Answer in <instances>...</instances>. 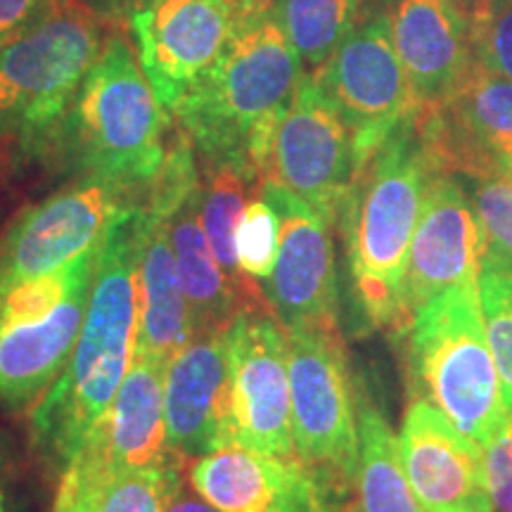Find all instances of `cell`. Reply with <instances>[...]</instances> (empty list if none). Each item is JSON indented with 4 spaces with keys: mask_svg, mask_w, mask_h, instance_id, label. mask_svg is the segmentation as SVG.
<instances>
[{
    "mask_svg": "<svg viewBox=\"0 0 512 512\" xmlns=\"http://www.w3.org/2000/svg\"><path fill=\"white\" fill-rule=\"evenodd\" d=\"M12 169V164H10V159L5 157V152L0 150V174H5V171H10Z\"/></svg>",
    "mask_w": 512,
    "mask_h": 512,
    "instance_id": "37",
    "label": "cell"
},
{
    "mask_svg": "<svg viewBox=\"0 0 512 512\" xmlns=\"http://www.w3.org/2000/svg\"><path fill=\"white\" fill-rule=\"evenodd\" d=\"M95 273V271H93ZM93 273L41 320L0 325V411L19 413L46 396L67 368L81 335Z\"/></svg>",
    "mask_w": 512,
    "mask_h": 512,
    "instance_id": "21",
    "label": "cell"
},
{
    "mask_svg": "<svg viewBox=\"0 0 512 512\" xmlns=\"http://www.w3.org/2000/svg\"><path fill=\"white\" fill-rule=\"evenodd\" d=\"M401 335L415 396L437 406L458 434L482 448L510 413L486 339L477 280L422 304Z\"/></svg>",
    "mask_w": 512,
    "mask_h": 512,
    "instance_id": "6",
    "label": "cell"
},
{
    "mask_svg": "<svg viewBox=\"0 0 512 512\" xmlns=\"http://www.w3.org/2000/svg\"><path fill=\"white\" fill-rule=\"evenodd\" d=\"M484 330L494 354L501 392L512 415V259L484 249L477 273Z\"/></svg>",
    "mask_w": 512,
    "mask_h": 512,
    "instance_id": "27",
    "label": "cell"
},
{
    "mask_svg": "<svg viewBox=\"0 0 512 512\" xmlns=\"http://www.w3.org/2000/svg\"><path fill=\"white\" fill-rule=\"evenodd\" d=\"M185 460L174 458L164 470V491H162V512H221L214 508L207 498L197 494L183 475Z\"/></svg>",
    "mask_w": 512,
    "mask_h": 512,
    "instance_id": "32",
    "label": "cell"
},
{
    "mask_svg": "<svg viewBox=\"0 0 512 512\" xmlns=\"http://www.w3.org/2000/svg\"><path fill=\"white\" fill-rule=\"evenodd\" d=\"M164 373L155 358L133 356L117 396L74 460L100 472L169 465L176 456L166 446Z\"/></svg>",
    "mask_w": 512,
    "mask_h": 512,
    "instance_id": "20",
    "label": "cell"
},
{
    "mask_svg": "<svg viewBox=\"0 0 512 512\" xmlns=\"http://www.w3.org/2000/svg\"><path fill=\"white\" fill-rule=\"evenodd\" d=\"M486 240L475 204L458 176L439 171L427 188L408 252L403 309L413 313L437 294L475 283Z\"/></svg>",
    "mask_w": 512,
    "mask_h": 512,
    "instance_id": "17",
    "label": "cell"
},
{
    "mask_svg": "<svg viewBox=\"0 0 512 512\" xmlns=\"http://www.w3.org/2000/svg\"><path fill=\"white\" fill-rule=\"evenodd\" d=\"M143 240L138 264V330L133 356H150L169 366V361L192 339V318L185 297L169 226L145 200Z\"/></svg>",
    "mask_w": 512,
    "mask_h": 512,
    "instance_id": "22",
    "label": "cell"
},
{
    "mask_svg": "<svg viewBox=\"0 0 512 512\" xmlns=\"http://www.w3.org/2000/svg\"><path fill=\"white\" fill-rule=\"evenodd\" d=\"M140 202L112 223L98 247L91 297L74 354L31 413L36 448L62 472L86 446L131 368L143 240Z\"/></svg>",
    "mask_w": 512,
    "mask_h": 512,
    "instance_id": "1",
    "label": "cell"
},
{
    "mask_svg": "<svg viewBox=\"0 0 512 512\" xmlns=\"http://www.w3.org/2000/svg\"><path fill=\"white\" fill-rule=\"evenodd\" d=\"M235 17L223 0H152L133 12L128 36L166 112L174 114L219 62Z\"/></svg>",
    "mask_w": 512,
    "mask_h": 512,
    "instance_id": "13",
    "label": "cell"
},
{
    "mask_svg": "<svg viewBox=\"0 0 512 512\" xmlns=\"http://www.w3.org/2000/svg\"><path fill=\"white\" fill-rule=\"evenodd\" d=\"M439 171L458 178H512V81L475 64L463 86L418 117Z\"/></svg>",
    "mask_w": 512,
    "mask_h": 512,
    "instance_id": "15",
    "label": "cell"
},
{
    "mask_svg": "<svg viewBox=\"0 0 512 512\" xmlns=\"http://www.w3.org/2000/svg\"><path fill=\"white\" fill-rule=\"evenodd\" d=\"M420 117V114H418ZM418 117L406 121L358 171L337 226L351 299L370 330H406L403 280L430 181L439 174Z\"/></svg>",
    "mask_w": 512,
    "mask_h": 512,
    "instance_id": "3",
    "label": "cell"
},
{
    "mask_svg": "<svg viewBox=\"0 0 512 512\" xmlns=\"http://www.w3.org/2000/svg\"><path fill=\"white\" fill-rule=\"evenodd\" d=\"M306 76L271 5L235 17L219 62L171 117L204 166H238L264 183L273 138Z\"/></svg>",
    "mask_w": 512,
    "mask_h": 512,
    "instance_id": "2",
    "label": "cell"
},
{
    "mask_svg": "<svg viewBox=\"0 0 512 512\" xmlns=\"http://www.w3.org/2000/svg\"><path fill=\"white\" fill-rule=\"evenodd\" d=\"M12 456H15V439L5 430H0V482H3L5 472L10 470Z\"/></svg>",
    "mask_w": 512,
    "mask_h": 512,
    "instance_id": "35",
    "label": "cell"
},
{
    "mask_svg": "<svg viewBox=\"0 0 512 512\" xmlns=\"http://www.w3.org/2000/svg\"><path fill=\"white\" fill-rule=\"evenodd\" d=\"M223 3H228L230 8H235L238 10V15L242 10H249V8H254V5H271L273 0H223Z\"/></svg>",
    "mask_w": 512,
    "mask_h": 512,
    "instance_id": "36",
    "label": "cell"
},
{
    "mask_svg": "<svg viewBox=\"0 0 512 512\" xmlns=\"http://www.w3.org/2000/svg\"><path fill=\"white\" fill-rule=\"evenodd\" d=\"M235 446L297 458L292 434L290 344L271 311H242L228 328Z\"/></svg>",
    "mask_w": 512,
    "mask_h": 512,
    "instance_id": "11",
    "label": "cell"
},
{
    "mask_svg": "<svg viewBox=\"0 0 512 512\" xmlns=\"http://www.w3.org/2000/svg\"><path fill=\"white\" fill-rule=\"evenodd\" d=\"M309 76L354 133L361 166L422 110L394 48L387 8L368 12Z\"/></svg>",
    "mask_w": 512,
    "mask_h": 512,
    "instance_id": "8",
    "label": "cell"
},
{
    "mask_svg": "<svg viewBox=\"0 0 512 512\" xmlns=\"http://www.w3.org/2000/svg\"><path fill=\"white\" fill-rule=\"evenodd\" d=\"M169 117L145 79L131 36L126 29H112L46 159L74 176L145 188L166 159Z\"/></svg>",
    "mask_w": 512,
    "mask_h": 512,
    "instance_id": "4",
    "label": "cell"
},
{
    "mask_svg": "<svg viewBox=\"0 0 512 512\" xmlns=\"http://www.w3.org/2000/svg\"><path fill=\"white\" fill-rule=\"evenodd\" d=\"M261 195L280 216V249L266 297L285 330H339V285L332 226L302 197L264 181Z\"/></svg>",
    "mask_w": 512,
    "mask_h": 512,
    "instance_id": "14",
    "label": "cell"
},
{
    "mask_svg": "<svg viewBox=\"0 0 512 512\" xmlns=\"http://www.w3.org/2000/svg\"><path fill=\"white\" fill-rule=\"evenodd\" d=\"M366 0H273V15L306 74L328 62L363 17Z\"/></svg>",
    "mask_w": 512,
    "mask_h": 512,
    "instance_id": "25",
    "label": "cell"
},
{
    "mask_svg": "<svg viewBox=\"0 0 512 512\" xmlns=\"http://www.w3.org/2000/svg\"><path fill=\"white\" fill-rule=\"evenodd\" d=\"M470 192L489 252L512 259V178L505 174H484L460 178Z\"/></svg>",
    "mask_w": 512,
    "mask_h": 512,
    "instance_id": "30",
    "label": "cell"
},
{
    "mask_svg": "<svg viewBox=\"0 0 512 512\" xmlns=\"http://www.w3.org/2000/svg\"><path fill=\"white\" fill-rule=\"evenodd\" d=\"M79 3L93 15H98L102 22L110 24L112 29H126L133 12L143 10L152 0H79Z\"/></svg>",
    "mask_w": 512,
    "mask_h": 512,
    "instance_id": "34",
    "label": "cell"
},
{
    "mask_svg": "<svg viewBox=\"0 0 512 512\" xmlns=\"http://www.w3.org/2000/svg\"><path fill=\"white\" fill-rule=\"evenodd\" d=\"M143 192L102 176H74L29 204L0 235V292L98 249L112 223L143 200Z\"/></svg>",
    "mask_w": 512,
    "mask_h": 512,
    "instance_id": "7",
    "label": "cell"
},
{
    "mask_svg": "<svg viewBox=\"0 0 512 512\" xmlns=\"http://www.w3.org/2000/svg\"><path fill=\"white\" fill-rule=\"evenodd\" d=\"M403 470L425 512H491L482 448L430 401L408 403L399 434Z\"/></svg>",
    "mask_w": 512,
    "mask_h": 512,
    "instance_id": "18",
    "label": "cell"
},
{
    "mask_svg": "<svg viewBox=\"0 0 512 512\" xmlns=\"http://www.w3.org/2000/svg\"><path fill=\"white\" fill-rule=\"evenodd\" d=\"M164 470L100 472L74 460L64 475L81 491L88 512H162Z\"/></svg>",
    "mask_w": 512,
    "mask_h": 512,
    "instance_id": "26",
    "label": "cell"
},
{
    "mask_svg": "<svg viewBox=\"0 0 512 512\" xmlns=\"http://www.w3.org/2000/svg\"><path fill=\"white\" fill-rule=\"evenodd\" d=\"M387 15L394 48L422 110L446 102L477 64L463 0H392Z\"/></svg>",
    "mask_w": 512,
    "mask_h": 512,
    "instance_id": "19",
    "label": "cell"
},
{
    "mask_svg": "<svg viewBox=\"0 0 512 512\" xmlns=\"http://www.w3.org/2000/svg\"><path fill=\"white\" fill-rule=\"evenodd\" d=\"M166 446L188 463L235 446L228 330L192 337L164 373Z\"/></svg>",
    "mask_w": 512,
    "mask_h": 512,
    "instance_id": "16",
    "label": "cell"
},
{
    "mask_svg": "<svg viewBox=\"0 0 512 512\" xmlns=\"http://www.w3.org/2000/svg\"><path fill=\"white\" fill-rule=\"evenodd\" d=\"M482 463L491 512H512V415L482 446Z\"/></svg>",
    "mask_w": 512,
    "mask_h": 512,
    "instance_id": "31",
    "label": "cell"
},
{
    "mask_svg": "<svg viewBox=\"0 0 512 512\" xmlns=\"http://www.w3.org/2000/svg\"><path fill=\"white\" fill-rule=\"evenodd\" d=\"M259 190L261 185L238 166H204L200 219L204 233H207L211 254H214L221 273L226 275V283L240 302V309L273 313L266 292L240 273L238 259H235V228H238L247 202L254 197L252 192Z\"/></svg>",
    "mask_w": 512,
    "mask_h": 512,
    "instance_id": "23",
    "label": "cell"
},
{
    "mask_svg": "<svg viewBox=\"0 0 512 512\" xmlns=\"http://www.w3.org/2000/svg\"><path fill=\"white\" fill-rule=\"evenodd\" d=\"M278 249L280 216L259 190L247 202L235 228V259L240 273L256 285L266 283L278 259Z\"/></svg>",
    "mask_w": 512,
    "mask_h": 512,
    "instance_id": "28",
    "label": "cell"
},
{
    "mask_svg": "<svg viewBox=\"0 0 512 512\" xmlns=\"http://www.w3.org/2000/svg\"><path fill=\"white\" fill-rule=\"evenodd\" d=\"M358 171L361 159L354 133L306 74L275 131L264 181L302 197L335 228Z\"/></svg>",
    "mask_w": 512,
    "mask_h": 512,
    "instance_id": "10",
    "label": "cell"
},
{
    "mask_svg": "<svg viewBox=\"0 0 512 512\" xmlns=\"http://www.w3.org/2000/svg\"><path fill=\"white\" fill-rule=\"evenodd\" d=\"M53 0H0V46L29 27Z\"/></svg>",
    "mask_w": 512,
    "mask_h": 512,
    "instance_id": "33",
    "label": "cell"
},
{
    "mask_svg": "<svg viewBox=\"0 0 512 512\" xmlns=\"http://www.w3.org/2000/svg\"><path fill=\"white\" fill-rule=\"evenodd\" d=\"M188 482L221 512H342L351 486L302 458L242 446L192 458Z\"/></svg>",
    "mask_w": 512,
    "mask_h": 512,
    "instance_id": "12",
    "label": "cell"
},
{
    "mask_svg": "<svg viewBox=\"0 0 512 512\" xmlns=\"http://www.w3.org/2000/svg\"><path fill=\"white\" fill-rule=\"evenodd\" d=\"M354 494V512H425L403 470L399 437L368 401L358 406Z\"/></svg>",
    "mask_w": 512,
    "mask_h": 512,
    "instance_id": "24",
    "label": "cell"
},
{
    "mask_svg": "<svg viewBox=\"0 0 512 512\" xmlns=\"http://www.w3.org/2000/svg\"><path fill=\"white\" fill-rule=\"evenodd\" d=\"M110 31L79 0H53L0 46V150L10 164L48 157Z\"/></svg>",
    "mask_w": 512,
    "mask_h": 512,
    "instance_id": "5",
    "label": "cell"
},
{
    "mask_svg": "<svg viewBox=\"0 0 512 512\" xmlns=\"http://www.w3.org/2000/svg\"><path fill=\"white\" fill-rule=\"evenodd\" d=\"M470 3H475V0H470Z\"/></svg>",
    "mask_w": 512,
    "mask_h": 512,
    "instance_id": "38",
    "label": "cell"
},
{
    "mask_svg": "<svg viewBox=\"0 0 512 512\" xmlns=\"http://www.w3.org/2000/svg\"><path fill=\"white\" fill-rule=\"evenodd\" d=\"M297 456L354 489L358 413L339 330H287Z\"/></svg>",
    "mask_w": 512,
    "mask_h": 512,
    "instance_id": "9",
    "label": "cell"
},
{
    "mask_svg": "<svg viewBox=\"0 0 512 512\" xmlns=\"http://www.w3.org/2000/svg\"><path fill=\"white\" fill-rule=\"evenodd\" d=\"M470 19L475 60L512 81V0H475Z\"/></svg>",
    "mask_w": 512,
    "mask_h": 512,
    "instance_id": "29",
    "label": "cell"
}]
</instances>
